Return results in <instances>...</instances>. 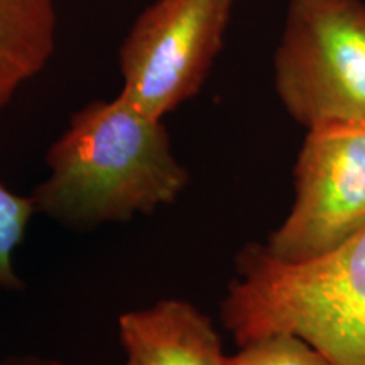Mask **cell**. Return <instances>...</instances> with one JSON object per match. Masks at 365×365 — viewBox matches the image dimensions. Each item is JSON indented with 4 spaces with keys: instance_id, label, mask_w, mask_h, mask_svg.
Returning <instances> with one entry per match:
<instances>
[{
    "instance_id": "obj_10",
    "label": "cell",
    "mask_w": 365,
    "mask_h": 365,
    "mask_svg": "<svg viewBox=\"0 0 365 365\" xmlns=\"http://www.w3.org/2000/svg\"><path fill=\"white\" fill-rule=\"evenodd\" d=\"M0 365H63L58 360H51V359H41V357H16V359H9L4 364Z\"/></svg>"
},
{
    "instance_id": "obj_9",
    "label": "cell",
    "mask_w": 365,
    "mask_h": 365,
    "mask_svg": "<svg viewBox=\"0 0 365 365\" xmlns=\"http://www.w3.org/2000/svg\"><path fill=\"white\" fill-rule=\"evenodd\" d=\"M38 212L33 196H19L0 185V287L22 289L24 284L14 271V250L24 240L31 217Z\"/></svg>"
},
{
    "instance_id": "obj_4",
    "label": "cell",
    "mask_w": 365,
    "mask_h": 365,
    "mask_svg": "<svg viewBox=\"0 0 365 365\" xmlns=\"http://www.w3.org/2000/svg\"><path fill=\"white\" fill-rule=\"evenodd\" d=\"M289 213L264 247L282 262L322 257L365 227V117L307 129Z\"/></svg>"
},
{
    "instance_id": "obj_7",
    "label": "cell",
    "mask_w": 365,
    "mask_h": 365,
    "mask_svg": "<svg viewBox=\"0 0 365 365\" xmlns=\"http://www.w3.org/2000/svg\"><path fill=\"white\" fill-rule=\"evenodd\" d=\"M56 0H0V110L56 48Z\"/></svg>"
},
{
    "instance_id": "obj_2",
    "label": "cell",
    "mask_w": 365,
    "mask_h": 365,
    "mask_svg": "<svg viewBox=\"0 0 365 365\" xmlns=\"http://www.w3.org/2000/svg\"><path fill=\"white\" fill-rule=\"evenodd\" d=\"M235 266L220 314L237 345L286 331L333 365H365V227L307 262H282L255 242Z\"/></svg>"
},
{
    "instance_id": "obj_5",
    "label": "cell",
    "mask_w": 365,
    "mask_h": 365,
    "mask_svg": "<svg viewBox=\"0 0 365 365\" xmlns=\"http://www.w3.org/2000/svg\"><path fill=\"white\" fill-rule=\"evenodd\" d=\"M235 0H154L118 49L120 95L163 118L200 93L223 48Z\"/></svg>"
},
{
    "instance_id": "obj_6",
    "label": "cell",
    "mask_w": 365,
    "mask_h": 365,
    "mask_svg": "<svg viewBox=\"0 0 365 365\" xmlns=\"http://www.w3.org/2000/svg\"><path fill=\"white\" fill-rule=\"evenodd\" d=\"M118 336L125 365H227L215 327L186 301L163 299L124 313Z\"/></svg>"
},
{
    "instance_id": "obj_1",
    "label": "cell",
    "mask_w": 365,
    "mask_h": 365,
    "mask_svg": "<svg viewBox=\"0 0 365 365\" xmlns=\"http://www.w3.org/2000/svg\"><path fill=\"white\" fill-rule=\"evenodd\" d=\"M46 161L51 175L31 195L36 210L73 227L153 213L188 185L163 118L120 93L73 113Z\"/></svg>"
},
{
    "instance_id": "obj_3",
    "label": "cell",
    "mask_w": 365,
    "mask_h": 365,
    "mask_svg": "<svg viewBox=\"0 0 365 365\" xmlns=\"http://www.w3.org/2000/svg\"><path fill=\"white\" fill-rule=\"evenodd\" d=\"M274 88L304 129L365 117L364 0H289Z\"/></svg>"
},
{
    "instance_id": "obj_8",
    "label": "cell",
    "mask_w": 365,
    "mask_h": 365,
    "mask_svg": "<svg viewBox=\"0 0 365 365\" xmlns=\"http://www.w3.org/2000/svg\"><path fill=\"white\" fill-rule=\"evenodd\" d=\"M227 365H333L317 346L293 333H272L240 345Z\"/></svg>"
}]
</instances>
